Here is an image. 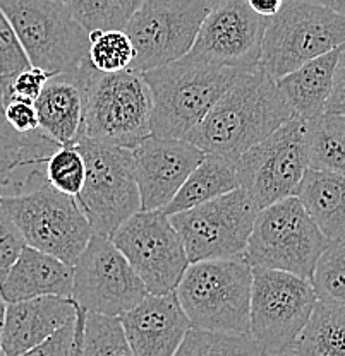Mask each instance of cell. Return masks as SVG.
Masks as SVG:
<instances>
[{"instance_id": "cell-30", "label": "cell", "mask_w": 345, "mask_h": 356, "mask_svg": "<svg viewBox=\"0 0 345 356\" xmlns=\"http://www.w3.org/2000/svg\"><path fill=\"white\" fill-rule=\"evenodd\" d=\"M83 356H135L121 318L86 312Z\"/></svg>"}, {"instance_id": "cell-34", "label": "cell", "mask_w": 345, "mask_h": 356, "mask_svg": "<svg viewBox=\"0 0 345 356\" xmlns=\"http://www.w3.org/2000/svg\"><path fill=\"white\" fill-rule=\"evenodd\" d=\"M29 67L31 64L26 57L23 44L17 38L13 24L0 10V89H2L3 99L9 95L14 79Z\"/></svg>"}, {"instance_id": "cell-2", "label": "cell", "mask_w": 345, "mask_h": 356, "mask_svg": "<svg viewBox=\"0 0 345 356\" xmlns=\"http://www.w3.org/2000/svg\"><path fill=\"white\" fill-rule=\"evenodd\" d=\"M83 84V127L79 139L135 149L151 137L153 98L143 74L128 69L103 74L88 57L77 67Z\"/></svg>"}, {"instance_id": "cell-14", "label": "cell", "mask_w": 345, "mask_h": 356, "mask_svg": "<svg viewBox=\"0 0 345 356\" xmlns=\"http://www.w3.org/2000/svg\"><path fill=\"white\" fill-rule=\"evenodd\" d=\"M150 295L176 291L189 261L179 233L163 211H139L110 236Z\"/></svg>"}, {"instance_id": "cell-26", "label": "cell", "mask_w": 345, "mask_h": 356, "mask_svg": "<svg viewBox=\"0 0 345 356\" xmlns=\"http://www.w3.org/2000/svg\"><path fill=\"white\" fill-rule=\"evenodd\" d=\"M289 356H345V305L318 300Z\"/></svg>"}, {"instance_id": "cell-35", "label": "cell", "mask_w": 345, "mask_h": 356, "mask_svg": "<svg viewBox=\"0 0 345 356\" xmlns=\"http://www.w3.org/2000/svg\"><path fill=\"white\" fill-rule=\"evenodd\" d=\"M26 242L17 229L16 222L10 220L7 211L0 204V281L10 269V266L20 257Z\"/></svg>"}, {"instance_id": "cell-44", "label": "cell", "mask_w": 345, "mask_h": 356, "mask_svg": "<svg viewBox=\"0 0 345 356\" xmlns=\"http://www.w3.org/2000/svg\"><path fill=\"white\" fill-rule=\"evenodd\" d=\"M0 111L3 113V95H2V89H0Z\"/></svg>"}, {"instance_id": "cell-21", "label": "cell", "mask_w": 345, "mask_h": 356, "mask_svg": "<svg viewBox=\"0 0 345 356\" xmlns=\"http://www.w3.org/2000/svg\"><path fill=\"white\" fill-rule=\"evenodd\" d=\"M61 144L54 143L42 131L17 134L0 111V191L21 194L45 178V163Z\"/></svg>"}, {"instance_id": "cell-25", "label": "cell", "mask_w": 345, "mask_h": 356, "mask_svg": "<svg viewBox=\"0 0 345 356\" xmlns=\"http://www.w3.org/2000/svg\"><path fill=\"white\" fill-rule=\"evenodd\" d=\"M239 187L236 163L218 158V156H205V159L184 181L176 197L162 211L167 216H174V214L198 207L222 195H227Z\"/></svg>"}, {"instance_id": "cell-9", "label": "cell", "mask_w": 345, "mask_h": 356, "mask_svg": "<svg viewBox=\"0 0 345 356\" xmlns=\"http://www.w3.org/2000/svg\"><path fill=\"white\" fill-rule=\"evenodd\" d=\"M86 165V178L76 202L93 233L110 238L141 211V197L132 173L131 149L91 139L76 140Z\"/></svg>"}, {"instance_id": "cell-29", "label": "cell", "mask_w": 345, "mask_h": 356, "mask_svg": "<svg viewBox=\"0 0 345 356\" xmlns=\"http://www.w3.org/2000/svg\"><path fill=\"white\" fill-rule=\"evenodd\" d=\"M174 356H263L251 334L189 329Z\"/></svg>"}, {"instance_id": "cell-45", "label": "cell", "mask_w": 345, "mask_h": 356, "mask_svg": "<svg viewBox=\"0 0 345 356\" xmlns=\"http://www.w3.org/2000/svg\"><path fill=\"white\" fill-rule=\"evenodd\" d=\"M57 2H64V3H68L69 0H57Z\"/></svg>"}, {"instance_id": "cell-17", "label": "cell", "mask_w": 345, "mask_h": 356, "mask_svg": "<svg viewBox=\"0 0 345 356\" xmlns=\"http://www.w3.org/2000/svg\"><path fill=\"white\" fill-rule=\"evenodd\" d=\"M131 154L141 211H162L206 156L185 139L158 137H148Z\"/></svg>"}, {"instance_id": "cell-23", "label": "cell", "mask_w": 345, "mask_h": 356, "mask_svg": "<svg viewBox=\"0 0 345 356\" xmlns=\"http://www.w3.org/2000/svg\"><path fill=\"white\" fill-rule=\"evenodd\" d=\"M337 58L339 48L275 81L278 92L294 117L311 122L325 113L326 103L332 95Z\"/></svg>"}, {"instance_id": "cell-6", "label": "cell", "mask_w": 345, "mask_h": 356, "mask_svg": "<svg viewBox=\"0 0 345 356\" xmlns=\"http://www.w3.org/2000/svg\"><path fill=\"white\" fill-rule=\"evenodd\" d=\"M345 43V16L306 0H285L270 17L258 69L273 81Z\"/></svg>"}, {"instance_id": "cell-28", "label": "cell", "mask_w": 345, "mask_h": 356, "mask_svg": "<svg viewBox=\"0 0 345 356\" xmlns=\"http://www.w3.org/2000/svg\"><path fill=\"white\" fill-rule=\"evenodd\" d=\"M143 0H69L72 17L91 31H124Z\"/></svg>"}, {"instance_id": "cell-16", "label": "cell", "mask_w": 345, "mask_h": 356, "mask_svg": "<svg viewBox=\"0 0 345 356\" xmlns=\"http://www.w3.org/2000/svg\"><path fill=\"white\" fill-rule=\"evenodd\" d=\"M268 22V17L251 10L246 0H218L187 57L240 72L258 69Z\"/></svg>"}, {"instance_id": "cell-37", "label": "cell", "mask_w": 345, "mask_h": 356, "mask_svg": "<svg viewBox=\"0 0 345 356\" xmlns=\"http://www.w3.org/2000/svg\"><path fill=\"white\" fill-rule=\"evenodd\" d=\"M3 117L17 134H31L40 129L35 103L13 98L3 105Z\"/></svg>"}, {"instance_id": "cell-24", "label": "cell", "mask_w": 345, "mask_h": 356, "mask_svg": "<svg viewBox=\"0 0 345 356\" xmlns=\"http://www.w3.org/2000/svg\"><path fill=\"white\" fill-rule=\"evenodd\" d=\"M298 197L330 242L345 238V175L309 168Z\"/></svg>"}, {"instance_id": "cell-36", "label": "cell", "mask_w": 345, "mask_h": 356, "mask_svg": "<svg viewBox=\"0 0 345 356\" xmlns=\"http://www.w3.org/2000/svg\"><path fill=\"white\" fill-rule=\"evenodd\" d=\"M50 74L45 70L38 69V67H29L24 72H21L20 76L14 79V83L10 84L9 95L3 99V105L9 99L17 98V99H26V102H33L40 98L42 91L45 89L48 79H50Z\"/></svg>"}, {"instance_id": "cell-10", "label": "cell", "mask_w": 345, "mask_h": 356, "mask_svg": "<svg viewBox=\"0 0 345 356\" xmlns=\"http://www.w3.org/2000/svg\"><path fill=\"white\" fill-rule=\"evenodd\" d=\"M316 302L311 281L284 270L253 269L250 334L261 355H287Z\"/></svg>"}, {"instance_id": "cell-1", "label": "cell", "mask_w": 345, "mask_h": 356, "mask_svg": "<svg viewBox=\"0 0 345 356\" xmlns=\"http://www.w3.org/2000/svg\"><path fill=\"white\" fill-rule=\"evenodd\" d=\"M294 118L277 83L261 69L243 72L208 115L185 136L206 156L236 163Z\"/></svg>"}, {"instance_id": "cell-20", "label": "cell", "mask_w": 345, "mask_h": 356, "mask_svg": "<svg viewBox=\"0 0 345 356\" xmlns=\"http://www.w3.org/2000/svg\"><path fill=\"white\" fill-rule=\"evenodd\" d=\"M72 266L26 245L0 281V293L6 303L24 302L40 296L72 298Z\"/></svg>"}, {"instance_id": "cell-19", "label": "cell", "mask_w": 345, "mask_h": 356, "mask_svg": "<svg viewBox=\"0 0 345 356\" xmlns=\"http://www.w3.org/2000/svg\"><path fill=\"white\" fill-rule=\"evenodd\" d=\"M77 303L64 296H40L7 303L0 334L3 356H21L76 318Z\"/></svg>"}, {"instance_id": "cell-32", "label": "cell", "mask_w": 345, "mask_h": 356, "mask_svg": "<svg viewBox=\"0 0 345 356\" xmlns=\"http://www.w3.org/2000/svg\"><path fill=\"white\" fill-rule=\"evenodd\" d=\"M320 302L345 305V238L328 245L311 277Z\"/></svg>"}, {"instance_id": "cell-12", "label": "cell", "mask_w": 345, "mask_h": 356, "mask_svg": "<svg viewBox=\"0 0 345 356\" xmlns=\"http://www.w3.org/2000/svg\"><path fill=\"white\" fill-rule=\"evenodd\" d=\"M217 2L143 0L124 29L136 51L131 70L143 74L185 57Z\"/></svg>"}, {"instance_id": "cell-5", "label": "cell", "mask_w": 345, "mask_h": 356, "mask_svg": "<svg viewBox=\"0 0 345 356\" xmlns=\"http://www.w3.org/2000/svg\"><path fill=\"white\" fill-rule=\"evenodd\" d=\"M330 243L299 197H289L258 211L244 261L253 269L284 270L311 281Z\"/></svg>"}, {"instance_id": "cell-40", "label": "cell", "mask_w": 345, "mask_h": 356, "mask_svg": "<svg viewBox=\"0 0 345 356\" xmlns=\"http://www.w3.org/2000/svg\"><path fill=\"white\" fill-rule=\"evenodd\" d=\"M247 6L251 7V10H254L258 16L263 17H273L280 13V9L284 7L285 0H246Z\"/></svg>"}, {"instance_id": "cell-42", "label": "cell", "mask_w": 345, "mask_h": 356, "mask_svg": "<svg viewBox=\"0 0 345 356\" xmlns=\"http://www.w3.org/2000/svg\"><path fill=\"white\" fill-rule=\"evenodd\" d=\"M306 2L316 3V6H321L325 9H330L333 13L345 16V0H306Z\"/></svg>"}, {"instance_id": "cell-15", "label": "cell", "mask_w": 345, "mask_h": 356, "mask_svg": "<svg viewBox=\"0 0 345 356\" xmlns=\"http://www.w3.org/2000/svg\"><path fill=\"white\" fill-rule=\"evenodd\" d=\"M148 295L146 286L112 240L96 235L74 264L72 300L90 314L121 317Z\"/></svg>"}, {"instance_id": "cell-4", "label": "cell", "mask_w": 345, "mask_h": 356, "mask_svg": "<svg viewBox=\"0 0 345 356\" xmlns=\"http://www.w3.org/2000/svg\"><path fill=\"white\" fill-rule=\"evenodd\" d=\"M253 267L240 259L189 264L176 296L192 329L250 334Z\"/></svg>"}, {"instance_id": "cell-13", "label": "cell", "mask_w": 345, "mask_h": 356, "mask_svg": "<svg viewBox=\"0 0 345 356\" xmlns=\"http://www.w3.org/2000/svg\"><path fill=\"white\" fill-rule=\"evenodd\" d=\"M258 209L243 188L170 218L184 243L189 264L240 259L246 252Z\"/></svg>"}, {"instance_id": "cell-18", "label": "cell", "mask_w": 345, "mask_h": 356, "mask_svg": "<svg viewBox=\"0 0 345 356\" xmlns=\"http://www.w3.org/2000/svg\"><path fill=\"white\" fill-rule=\"evenodd\" d=\"M118 318L135 356H174L191 329L176 293H148Z\"/></svg>"}, {"instance_id": "cell-41", "label": "cell", "mask_w": 345, "mask_h": 356, "mask_svg": "<svg viewBox=\"0 0 345 356\" xmlns=\"http://www.w3.org/2000/svg\"><path fill=\"white\" fill-rule=\"evenodd\" d=\"M84 317H86V310L77 307L76 312V329H74V341L72 348H70L69 356H83V329H84Z\"/></svg>"}, {"instance_id": "cell-3", "label": "cell", "mask_w": 345, "mask_h": 356, "mask_svg": "<svg viewBox=\"0 0 345 356\" xmlns=\"http://www.w3.org/2000/svg\"><path fill=\"white\" fill-rule=\"evenodd\" d=\"M240 74V70L194 60L187 55L143 72L153 98L151 137L185 139Z\"/></svg>"}, {"instance_id": "cell-22", "label": "cell", "mask_w": 345, "mask_h": 356, "mask_svg": "<svg viewBox=\"0 0 345 356\" xmlns=\"http://www.w3.org/2000/svg\"><path fill=\"white\" fill-rule=\"evenodd\" d=\"M40 131L61 146L76 144L83 127V84L77 69L57 74L48 79L35 102Z\"/></svg>"}, {"instance_id": "cell-38", "label": "cell", "mask_w": 345, "mask_h": 356, "mask_svg": "<svg viewBox=\"0 0 345 356\" xmlns=\"http://www.w3.org/2000/svg\"><path fill=\"white\" fill-rule=\"evenodd\" d=\"M74 329H76V318L68 322L64 327L52 334L48 339L40 343L38 346L31 348L21 356H69L74 341Z\"/></svg>"}, {"instance_id": "cell-39", "label": "cell", "mask_w": 345, "mask_h": 356, "mask_svg": "<svg viewBox=\"0 0 345 356\" xmlns=\"http://www.w3.org/2000/svg\"><path fill=\"white\" fill-rule=\"evenodd\" d=\"M325 113L345 115V43L339 48L335 72H333V88L326 103Z\"/></svg>"}, {"instance_id": "cell-33", "label": "cell", "mask_w": 345, "mask_h": 356, "mask_svg": "<svg viewBox=\"0 0 345 356\" xmlns=\"http://www.w3.org/2000/svg\"><path fill=\"white\" fill-rule=\"evenodd\" d=\"M45 178L55 191L76 199L84 185L86 165L76 144L59 146L45 163Z\"/></svg>"}, {"instance_id": "cell-27", "label": "cell", "mask_w": 345, "mask_h": 356, "mask_svg": "<svg viewBox=\"0 0 345 356\" xmlns=\"http://www.w3.org/2000/svg\"><path fill=\"white\" fill-rule=\"evenodd\" d=\"M306 125L309 168L345 175V115L323 113Z\"/></svg>"}, {"instance_id": "cell-11", "label": "cell", "mask_w": 345, "mask_h": 356, "mask_svg": "<svg viewBox=\"0 0 345 356\" xmlns=\"http://www.w3.org/2000/svg\"><path fill=\"white\" fill-rule=\"evenodd\" d=\"M239 185L256 209L298 197L309 170L307 125L294 117L236 161Z\"/></svg>"}, {"instance_id": "cell-31", "label": "cell", "mask_w": 345, "mask_h": 356, "mask_svg": "<svg viewBox=\"0 0 345 356\" xmlns=\"http://www.w3.org/2000/svg\"><path fill=\"white\" fill-rule=\"evenodd\" d=\"M88 60L98 72L114 74L131 69L136 51L125 31H91Z\"/></svg>"}, {"instance_id": "cell-8", "label": "cell", "mask_w": 345, "mask_h": 356, "mask_svg": "<svg viewBox=\"0 0 345 356\" xmlns=\"http://www.w3.org/2000/svg\"><path fill=\"white\" fill-rule=\"evenodd\" d=\"M31 67L50 76L77 69L88 57L90 35L57 0H0Z\"/></svg>"}, {"instance_id": "cell-43", "label": "cell", "mask_w": 345, "mask_h": 356, "mask_svg": "<svg viewBox=\"0 0 345 356\" xmlns=\"http://www.w3.org/2000/svg\"><path fill=\"white\" fill-rule=\"evenodd\" d=\"M6 307H7V303H6V300L2 298V293H0V334H2L3 317H6ZM0 356H3L2 351H0Z\"/></svg>"}, {"instance_id": "cell-7", "label": "cell", "mask_w": 345, "mask_h": 356, "mask_svg": "<svg viewBox=\"0 0 345 356\" xmlns=\"http://www.w3.org/2000/svg\"><path fill=\"white\" fill-rule=\"evenodd\" d=\"M0 204L16 222L28 247L76 264L93 236L76 199L55 191L48 181L21 194H0Z\"/></svg>"}, {"instance_id": "cell-46", "label": "cell", "mask_w": 345, "mask_h": 356, "mask_svg": "<svg viewBox=\"0 0 345 356\" xmlns=\"http://www.w3.org/2000/svg\"><path fill=\"white\" fill-rule=\"evenodd\" d=\"M278 356H289V353L287 355H278Z\"/></svg>"}]
</instances>
